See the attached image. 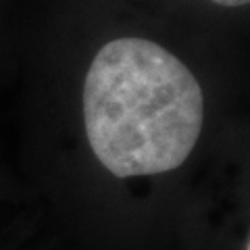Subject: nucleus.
Here are the masks:
<instances>
[{
    "instance_id": "nucleus-1",
    "label": "nucleus",
    "mask_w": 250,
    "mask_h": 250,
    "mask_svg": "<svg viewBox=\"0 0 250 250\" xmlns=\"http://www.w3.org/2000/svg\"><path fill=\"white\" fill-rule=\"evenodd\" d=\"M82 100L92 152L117 177L184 165L205 123L196 73L173 48L144 34H119L98 46Z\"/></svg>"
},
{
    "instance_id": "nucleus-2",
    "label": "nucleus",
    "mask_w": 250,
    "mask_h": 250,
    "mask_svg": "<svg viewBox=\"0 0 250 250\" xmlns=\"http://www.w3.org/2000/svg\"><path fill=\"white\" fill-rule=\"evenodd\" d=\"M210 9H219V11H242V9H250V0H202Z\"/></svg>"
},
{
    "instance_id": "nucleus-3",
    "label": "nucleus",
    "mask_w": 250,
    "mask_h": 250,
    "mask_svg": "<svg viewBox=\"0 0 250 250\" xmlns=\"http://www.w3.org/2000/svg\"><path fill=\"white\" fill-rule=\"evenodd\" d=\"M246 250H250V240H248V246H246Z\"/></svg>"
}]
</instances>
